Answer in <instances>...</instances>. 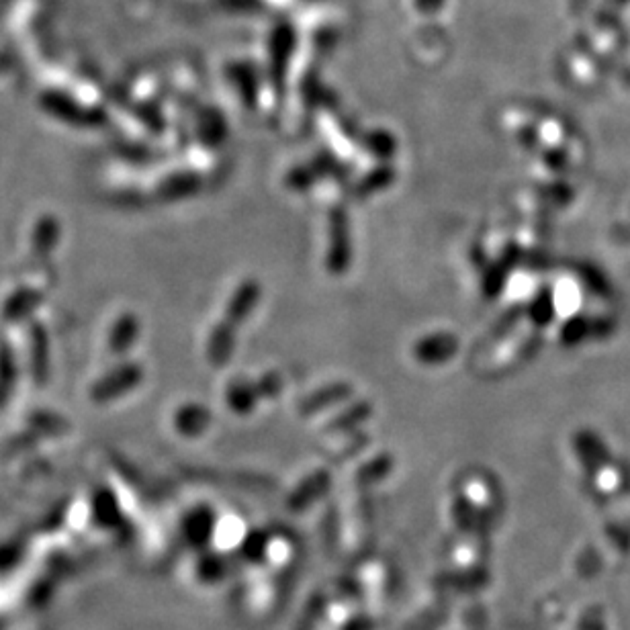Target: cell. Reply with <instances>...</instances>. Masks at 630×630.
Returning <instances> with one entry per match:
<instances>
[{"label": "cell", "instance_id": "obj_1", "mask_svg": "<svg viewBox=\"0 0 630 630\" xmlns=\"http://www.w3.org/2000/svg\"><path fill=\"white\" fill-rule=\"evenodd\" d=\"M256 301V289L254 285H248V287H242L236 295V299L232 301L230 305V318L232 320H242L244 318V311H248Z\"/></svg>", "mask_w": 630, "mask_h": 630}]
</instances>
